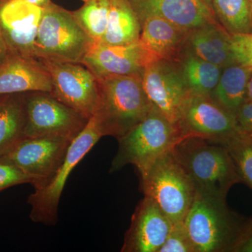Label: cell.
Instances as JSON below:
<instances>
[{
    "mask_svg": "<svg viewBox=\"0 0 252 252\" xmlns=\"http://www.w3.org/2000/svg\"><path fill=\"white\" fill-rule=\"evenodd\" d=\"M221 69L191 54L184 61L182 74L190 94L208 96L218 84Z\"/></svg>",
    "mask_w": 252,
    "mask_h": 252,
    "instance_id": "23",
    "label": "cell"
},
{
    "mask_svg": "<svg viewBox=\"0 0 252 252\" xmlns=\"http://www.w3.org/2000/svg\"><path fill=\"white\" fill-rule=\"evenodd\" d=\"M9 54V51L8 50L7 46H6L4 38L0 32V64L6 59Z\"/></svg>",
    "mask_w": 252,
    "mask_h": 252,
    "instance_id": "32",
    "label": "cell"
},
{
    "mask_svg": "<svg viewBox=\"0 0 252 252\" xmlns=\"http://www.w3.org/2000/svg\"><path fill=\"white\" fill-rule=\"evenodd\" d=\"M246 101L252 102V69L251 75H250V79H249L248 81V89H247ZM246 101H245V102H246Z\"/></svg>",
    "mask_w": 252,
    "mask_h": 252,
    "instance_id": "34",
    "label": "cell"
},
{
    "mask_svg": "<svg viewBox=\"0 0 252 252\" xmlns=\"http://www.w3.org/2000/svg\"><path fill=\"white\" fill-rule=\"evenodd\" d=\"M172 152L202 196L225 200L230 188L241 182L222 142L187 136L175 144Z\"/></svg>",
    "mask_w": 252,
    "mask_h": 252,
    "instance_id": "1",
    "label": "cell"
},
{
    "mask_svg": "<svg viewBox=\"0 0 252 252\" xmlns=\"http://www.w3.org/2000/svg\"><path fill=\"white\" fill-rule=\"evenodd\" d=\"M99 99L94 117L103 136L119 139L146 117L152 108L142 84V75L96 78Z\"/></svg>",
    "mask_w": 252,
    "mask_h": 252,
    "instance_id": "3",
    "label": "cell"
},
{
    "mask_svg": "<svg viewBox=\"0 0 252 252\" xmlns=\"http://www.w3.org/2000/svg\"><path fill=\"white\" fill-rule=\"evenodd\" d=\"M159 60L148 51L140 40L110 45L93 42L80 64L89 69L96 78L116 75H142L144 68Z\"/></svg>",
    "mask_w": 252,
    "mask_h": 252,
    "instance_id": "13",
    "label": "cell"
},
{
    "mask_svg": "<svg viewBox=\"0 0 252 252\" xmlns=\"http://www.w3.org/2000/svg\"><path fill=\"white\" fill-rule=\"evenodd\" d=\"M250 4H251V9H252V0H250Z\"/></svg>",
    "mask_w": 252,
    "mask_h": 252,
    "instance_id": "36",
    "label": "cell"
},
{
    "mask_svg": "<svg viewBox=\"0 0 252 252\" xmlns=\"http://www.w3.org/2000/svg\"><path fill=\"white\" fill-rule=\"evenodd\" d=\"M205 1L207 3V4H210V6H212V0H205Z\"/></svg>",
    "mask_w": 252,
    "mask_h": 252,
    "instance_id": "35",
    "label": "cell"
},
{
    "mask_svg": "<svg viewBox=\"0 0 252 252\" xmlns=\"http://www.w3.org/2000/svg\"><path fill=\"white\" fill-rule=\"evenodd\" d=\"M44 8L26 0H0V32L10 54L34 58Z\"/></svg>",
    "mask_w": 252,
    "mask_h": 252,
    "instance_id": "14",
    "label": "cell"
},
{
    "mask_svg": "<svg viewBox=\"0 0 252 252\" xmlns=\"http://www.w3.org/2000/svg\"><path fill=\"white\" fill-rule=\"evenodd\" d=\"M252 69L238 63L224 67L211 97L232 114L246 101L247 89Z\"/></svg>",
    "mask_w": 252,
    "mask_h": 252,
    "instance_id": "22",
    "label": "cell"
},
{
    "mask_svg": "<svg viewBox=\"0 0 252 252\" xmlns=\"http://www.w3.org/2000/svg\"><path fill=\"white\" fill-rule=\"evenodd\" d=\"M102 137L97 119L93 116L84 130L72 141L64 160L54 177L44 187L34 189L28 198L30 217L36 223L56 225L58 209L68 177L81 160Z\"/></svg>",
    "mask_w": 252,
    "mask_h": 252,
    "instance_id": "7",
    "label": "cell"
},
{
    "mask_svg": "<svg viewBox=\"0 0 252 252\" xmlns=\"http://www.w3.org/2000/svg\"><path fill=\"white\" fill-rule=\"evenodd\" d=\"M236 252H252V228L239 245Z\"/></svg>",
    "mask_w": 252,
    "mask_h": 252,
    "instance_id": "31",
    "label": "cell"
},
{
    "mask_svg": "<svg viewBox=\"0 0 252 252\" xmlns=\"http://www.w3.org/2000/svg\"><path fill=\"white\" fill-rule=\"evenodd\" d=\"M92 43L73 11L52 1L44 8L34 42V57L56 62L80 63Z\"/></svg>",
    "mask_w": 252,
    "mask_h": 252,
    "instance_id": "6",
    "label": "cell"
},
{
    "mask_svg": "<svg viewBox=\"0 0 252 252\" xmlns=\"http://www.w3.org/2000/svg\"><path fill=\"white\" fill-rule=\"evenodd\" d=\"M212 7L231 35L252 33L250 0H212Z\"/></svg>",
    "mask_w": 252,
    "mask_h": 252,
    "instance_id": "24",
    "label": "cell"
},
{
    "mask_svg": "<svg viewBox=\"0 0 252 252\" xmlns=\"http://www.w3.org/2000/svg\"><path fill=\"white\" fill-rule=\"evenodd\" d=\"M140 18L155 15L183 30L214 23L213 9L205 0H130Z\"/></svg>",
    "mask_w": 252,
    "mask_h": 252,
    "instance_id": "16",
    "label": "cell"
},
{
    "mask_svg": "<svg viewBox=\"0 0 252 252\" xmlns=\"http://www.w3.org/2000/svg\"><path fill=\"white\" fill-rule=\"evenodd\" d=\"M81 1L82 6L73 14L93 42H100L107 29L110 0Z\"/></svg>",
    "mask_w": 252,
    "mask_h": 252,
    "instance_id": "25",
    "label": "cell"
},
{
    "mask_svg": "<svg viewBox=\"0 0 252 252\" xmlns=\"http://www.w3.org/2000/svg\"><path fill=\"white\" fill-rule=\"evenodd\" d=\"M140 39L144 47L158 59L173 54L182 41V28L160 16L148 15L140 19Z\"/></svg>",
    "mask_w": 252,
    "mask_h": 252,
    "instance_id": "19",
    "label": "cell"
},
{
    "mask_svg": "<svg viewBox=\"0 0 252 252\" xmlns=\"http://www.w3.org/2000/svg\"><path fill=\"white\" fill-rule=\"evenodd\" d=\"M142 84L152 107L178 124L190 94L182 74L165 60H157L144 68Z\"/></svg>",
    "mask_w": 252,
    "mask_h": 252,
    "instance_id": "12",
    "label": "cell"
},
{
    "mask_svg": "<svg viewBox=\"0 0 252 252\" xmlns=\"http://www.w3.org/2000/svg\"><path fill=\"white\" fill-rule=\"evenodd\" d=\"M32 183L29 175L12 162L0 157V192L14 186Z\"/></svg>",
    "mask_w": 252,
    "mask_h": 252,
    "instance_id": "28",
    "label": "cell"
},
{
    "mask_svg": "<svg viewBox=\"0 0 252 252\" xmlns=\"http://www.w3.org/2000/svg\"><path fill=\"white\" fill-rule=\"evenodd\" d=\"M71 142L61 137H24L0 157L29 175L34 189H40L56 174Z\"/></svg>",
    "mask_w": 252,
    "mask_h": 252,
    "instance_id": "9",
    "label": "cell"
},
{
    "mask_svg": "<svg viewBox=\"0 0 252 252\" xmlns=\"http://www.w3.org/2000/svg\"><path fill=\"white\" fill-rule=\"evenodd\" d=\"M241 182L252 190V139L237 133L223 143Z\"/></svg>",
    "mask_w": 252,
    "mask_h": 252,
    "instance_id": "26",
    "label": "cell"
},
{
    "mask_svg": "<svg viewBox=\"0 0 252 252\" xmlns=\"http://www.w3.org/2000/svg\"><path fill=\"white\" fill-rule=\"evenodd\" d=\"M173 223L152 199L144 196L132 215L122 252H158Z\"/></svg>",
    "mask_w": 252,
    "mask_h": 252,
    "instance_id": "15",
    "label": "cell"
},
{
    "mask_svg": "<svg viewBox=\"0 0 252 252\" xmlns=\"http://www.w3.org/2000/svg\"><path fill=\"white\" fill-rule=\"evenodd\" d=\"M182 137L178 124L170 122L152 107L146 117L118 139L119 149L109 172L132 165L142 175L157 159L171 152Z\"/></svg>",
    "mask_w": 252,
    "mask_h": 252,
    "instance_id": "4",
    "label": "cell"
},
{
    "mask_svg": "<svg viewBox=\"0 0 252 252\" xmlns=\"http://www.w3.org/2000/svg\"><path fill=\"white\" fill-rule=\"evenodd\" d=\"M39 61L51 76L52 91L50 94L88 119L92 117L99 99L97 79L94 74L80 63Z\"/></svg>",
    "mask_w": 252,
    "mask_h": 252,
    "instance_id": "10",
    "label": "cell"
},
{
    "mask_svg": "<svg viewBox=\"0 0 252 252\" xmlns=\"http://www.w3.org/2000/svg\"><path fill=\"white\" fill-rule=\"evenodd\" d=\"M184 223L195 252H236L252 228V219L230 210L225 200L198 193Z\"/></svg>",
    "mask_w": 252,
    "mask_h": 252,
    "instance_id": "2",
    "label": "cell"
},
{
    "mask_svg": "<svg viewBox=\"0 0 252 252\" xmlns=\"http://www.w3.org/2000/svg\"><path fill=\"white\" fill-rule=\"evenodd\" d=\"M140 177L144 196L152 199L172 223L184 221L197 193L172 151L157 159Z\"/></svg>",
    "mask_w": 252,
    "mask_h": 252,
    "instance_id": "5",
    "label": "cell"
},
{
    "mask_svg": "<svg viewBox=\"0 0 252 252\" xmlns=\"http://www.w3.org/2000/svg\"><path fill=\"white\" fill-rule=\"evenodd\" d=\"M230 38L214 23H210L195 29L190 36V45L197 57L224 68L237 63Z\"/></svg>",
    "mask_w": 252,
    "mask_h": 252,
    "instance_id": "18",
    "label": "cell"
},
{
    "mask_svg": "<svg viewBox=\"0 0 252 252\" xmlns=\"http://www.w3.org/2000/svg\"><path fill=\"white\" fill-rule=\"evenodd\" d=\"M24 94H0V156L25 137Z\"/></svg>",
    "mask_w": 252,
    "mask_h": 252,
    "instance_id": "21",
    "label": "cell"
},
{
    "mask_svg": "<svg viewBox=\"0 0 252 252\" xmlns=\"http://www.w3.org/2000/svg\"><path fill=\"white\" fill-rule=\"evenodd\" d=\"M32 4L36 5V6H40L41 8H46L49 6L52 1L51 0H26Z\"/></svg>",
    "mask_w": 252,
    "mask_h": 252,
    "instance_id": "33",
    "label": "cell"
},
{
    "mask_svg": "<svg viewBox=\"0 0 252 252\" xmlns=\"http://www.w3.org/2000/svg\"><path fill=\"white\" fill-rule=\"evenodd\" d=\"M235 117L238 133L252 139V102H244Z\"/></svg>",
    "mask_w": 252,
    "mask_h": 252,
    "instance_id": "30",
    "label": "cell"
},
{
    "mask_svg": "<svg viewBox=\"0 0 252 252\" xmlns=\"http://www.w3.org/2000/svg\"><path fill=\"white\" fill-rule=\"evenodd\" d=\"M25 137H61L72 141L89 119L48 92L25 93Z\"/></svg>",
    "mask_w": 252,
    "mask_h": 252,
    "instance_id": "8",
    "label": "cell"
},
{
    "mask_svg": "<svg viewBox=\"0 0 252 252\" xmlns=\"http://www.w3.org/2000/svg\"><path fill=\"white\" fill-rule=\"evenodd\" d=\"M230 41L236 63L252 69V33L232 34Z\"/></svg>",
    "mask_w": 252,
    "mask_h": 252,
    "instance_id": "29",
    "label": "cell"
},
{
    "mask_svg": "<svg viewBox=\"0 0 252 252\" xmlns=\"http://www.w3.org/2000/svg\"><path fill=\"white\" fill-rule=\"evenodd\" d=\"M182 136H195L224 143L238 133L235 117L211 96L190 94L178 122Z\"/></svg>",
    "mask_w": 252,
    "mask_h": 252,
    "instance_id": "11",
    "label": "cell"
},
{
    "mask_svg": "<svg viewBox=\"0 0 252 252\" xmlns=\"http://www.w3.org/2000/svg\"><path fill=\"white\" fill-rule=\"evenodd\" d=\"M142 25L130 0H110L108 23L101 43L123 45L140 39Z\"/></svg>",
    "mask_w": 252,
    "mask_h": 252,
    "instance_id": "20",
    "label": "cell"
},
{
    "mask_svg": "<svg viewBox=\"0 0 252 252\" xmlns=\"http://www.w3.org/2000/svg\"><path fill=\"white\" fill-rule=\"evenodd\" d=\"M158 252H195L184 221L173 223Z\"/></svg>",
    "mask_w": 252,
    "mask_h": 252,
    "instance_id": "27",
    "label": "cell"
},
{
    "mask_svg": "<svg viewBox=\"0 0 252 252\" xmlns=\"http://www.w3.org/2000/svg\"><path fill=\"white\" fill-rule=\"evenodd\" d=\"M51 91V76L39 60L9 53L0 64V94Z\"/></svg>",
    "mask_w": 252,
    "mask_h": 252,
    "instance_id": "17",
    "label": "cell"
}]
</instances>
